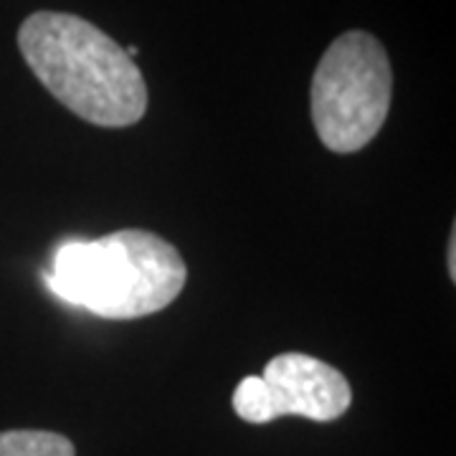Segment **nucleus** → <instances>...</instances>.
Returning a JSON list of instances; mask_svg holds the SVG:
<instances>
[{
	"instance_id": "1",
	"label": "nucleus",
	"mask_w": 456,
	"mask_h": 456,
	"mask_svg": "<svg viewBox=\"0 0 456 456\" xmlns=\"http://www.w3.org/2000/svg\"><path fill=\"white\" fill-rule=\"evenodd\" d=\"M18 49L36 79L69 112L97 127H132L147 112L140 66L94 23L38 11L18 28Z\"/></svg>"
},
{
	"instance_id": "2",
	"label": "nucleus",
	"mask_w": 456,
	"mask_h": 456,
	"mask_svg": "<svg viewBox=\"0 0 456 456\" xmlns=\"http://www.w3.org/2000/svg\"><path fill=\"white\" fill-rule=\"evenodd\" d=\"M44 279L74 307L107 320H137L178 299L188 266L163 236L122 228L94 241L61 244Z\"/></svg>"
},
{
	"instance_id": "3",
	"label": "nucleus",
	"mask_w": 456,
	"mask_h": 456,
	"mask_svg": "<svg viewBox=\"0 0 456 456\" xmlns=\"http://www.w3.org/2000/svg\"><path fill=\"white\" fill-rule=\"evenodd\" d=\"M393 71L373 33L347 31L330 44L314 69L312 122L320 142L340 155L358 152L391 112Z\"/></svg>"
},
{
	"instance_id": "4",
	"label": "nucleus",
	"mask_w": 456,
	"mask_h": 456,
	"mask_svg": "<svg viewBox=\"0 0 456 456\" xmlns=\"http://www.w3.org/2000/svg\"><path fill=\"white\" fill-rule=\"evenodd\" d=\"M272 421L281 416H305L310 421H335L353 403L347 378L325 360L305 353H281L272 358L261 375Z\"/></svg>"
},
{
	"instance_id": "5",
	"label": "nucleus",
	"mask_w": 456,
	"mask_h": 456,
	"mask_svg": "<svg viewBox=\"0 0 456 456\" xmlns=\"http://www.w3.org/2000/svg\"><path fill=\"white\" fill-rule=\"evenodd\" d=\"M74 444L53 431H3L0 456H74Z\"/></svg>"
},
{
	"instance_id": "6",
	"label": "nucleus",
	"mask_w": 456,
	"mask_h": 456,
	"mask_svg": "<svg viewBox=\"0 0 456 456\" xmlns=\"http://www.w3.org/2000/svg\"><path fill=\"white\" fill-rule=\"evenodd\" d=\"M233 411L239 419L248 424H272V411H269V395L261 375L244 378L236 391H233Z\"/></svg>"
},
{
	"instance_id": "7",
	"label": "nucleus",
	"mask_w": 456,
	"mask_h": 456,
	"mask_svg": "<svg viewBox=\"0 0 456 456\" xmlns=\"http://www.w3.org/2000/svg\"><path fill=\"white\" fill-rule=\"evenodd\" d=\"M456 228H452V239H449V277L456 279Z\"/></svg>"
}]
</instances>
